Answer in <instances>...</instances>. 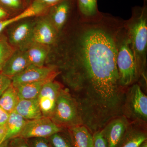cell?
<instances>
[{"label":"cell","mask_w":147,"mask_h":147,"mask_svg":"<svg viewBox=\"0 0 147 147\" xmlns=\"http://www.w3.org/2000/svg\"><path fill=\"white\" fill-rule=\"evenodd\" d=\"M116 42L101 27H85L76 38L71 56L61 66L83 124L92 134L123 115L126 92L120 84Z\"/></svg>","instance_id":"1"},{"label":"cell","mask_w":147,"mask_h":147,"mask_svg":"<svg viewBox=\"0 0 147 147\" xmlns=\"http://www.w3.org/2000/svg\"><path fill=\"white\" fill-rule=\"evenodd\" d=\"M132 23L129 28V42L139 68L144 74L147 46V7L135 8Z\"/></svg>","instance_id":"2"},{"label":"cell","mask_w":147,"mask_h":147,"mask_svg":"<svg viewBox=\"0 0 147 147\" xmlns=\"http://www.w3.org/2000/svg\"><path fill=\"white\" fill-rule=\"evenodd\" d=\"M51 119L61 127L83 125L78 104L68 89L61 90Z\"/></svg>","instance_id":"3"},{"label":"cell","mask_w":147,"mask_h":147,"mask_svg":"<svg viewBox=\"0 0 147 147\" xmlns=\"http://www.w3.org/2000/svg\"><path fill=\"white\" fill-rule=\"evenodd\" d=\"M117 64L121 86L125 88L134 84L143 75L129 44L124 40L118 50Z\"/></svg>","instance_id":"4"},{"label":"cell","mask_w":147,"mask_h":147,"mask_svg":"<svg viewBox=\"0 0 147 147\" xmlns=\"http://www.w3.org/2000/svg\"><path fill=\"white\" fill-rule=\"evenodd\" d=\"M124 114L135 119L147 121V96L138 84L133 85L126 93L123 115Z\"/></svg>","instance_id":"5"},{"label":"cell","mask_w":147,"mask_h":147,"mask_svg":"<svg viewBox=\"0 0 147 147\" xmlns=\"http://www.w3.org/2000/svg\"><path fill=\"white\" fill-rule=\"evenodd\" d=\"M62 128L50 118L28 121L18 137L26 139L32 138H48L53 134L60 132Z\"/></svg>","instance_id":"6"},{"label":"cell","mask_w":147,"mask_h":147,"mask_svg":"<svg viewBox=\"0 0 147 147\" xmlns=\"http://www.w3.org/2000/svg\"><path fill=\"white\" fill-rule=\"evenodd\" d=\"M36 21L24 20L11 27L9 30V42L14 48L25 50L32 43L33 31Z\"/></svg>","instance_id":"7"},{"label":"cell","mask_w":147,"mask_h":147,"mask_svg":"<svg viewBox=\"0 0 147 147\" xmlns=\"http://www.w3.org/2000/svg\"><path fill=\"white\" fill-rule=\"evenodd\" d=\"M129 124L124 115L116 117L101 129L108 147H119L127 131Z\"/></svg>","instance_id":"8"},{"label":"cell","mask_w":147,"mask_h":147,"mask_svg":"<svg viewBox=\"0 0 147 147\" xmlns=\"http://www.w3.org/2000/svg\"><path fill=\"white\" fill-rule=\"evenodd\" d=\"M59 74L60 72L57 71L56 67L53 66L40 67L30 65L11 79L12 85L16 87L25 83L54 79Z\"/></svg>","instance_id":"9"},{"label":"cell","mask_w":147,"mask_h":147,"mask_svg":"<svg viewBox=\"0 0 147 147\" xmlns=\"http://www.w3.org/2000/svg\"><path fill=\"white\" fill-rule=\"evenodd\" d=\"M62 88L54 80L44 84L38 96V101L43 117L51 118L55 111L56 102Z\"/></svg>","instance_id":"10"},{"label":"cell","mask_w":147,"mask_h":147,"mask_svg":"<svg viewBox=\"0 0 147 147\" xmlns=\"http://www.w3.org/2000/svg\"><path fill=\"white\" fill-rule=\"evenodd\" d=\"M57 32L48 16L41 17L36 21L32 42L50 46L57 41Z\"/></svg>","instance_id":"11"},{"label":"cell","mask_w":147,"mask_h":147,"mask_svg":"<svg viewBox=\"0 0 147 147\" xmlns=\"http://www.w3.org/2000/svg\"><path fill=\"white\" fill-rule=\"evenodd\" d=\"M30 65L26 50L16 49L5 63L1 73L11 79Z\"/></svg>","instance_id":"12"},{"label":"cell","mask_w":147,"mask_h":147,"mask_svg":"<svg viewBox=\"0 0 147 147\" xmlns=\"http://www.w3.org/2000/svg\"><path fill=\"white\" fill-rule=\"evenodd\" d=\"M14 111L27 121L37 119L43 117L37 98L19 99Z\"/></svg>","instance_id":"13"},{"label":"cell","mask_w":147,"mask_h":147,"mask_svg":"<svg viewBox=\"0 0 147 147\" xmlns=\"http://www.w3.org/2000/svg\"><path fill=\"white\" fill-rule=\"evenodd\" d=\"M71 8L70 0H61L54 5L51 9L48 17L58 31L65 24Z\"/></svg>","instance_id":"14"},{"label":"cell","mask_w":147,"mask_h":147,"mask_svg":"<svg viewBox=\"0 0 147 147\" xmlns=\"http://www.w3.org/2000/svg\"><path fill=\"white\" fill-rule=\"evenodd\" d=\"M69 131L73 147H94L93 135L84 125L69 127Z\"/></svg>","instance_id":"15"},{"label":"cell","mask_w":147,"mask_h":147,"mask_svg":"<svg viewBox=\"0 0 147 147\" xmlns=\"http://www.w3.org/2000/svg\"><path fill=\"white\" fill-rule=\"evenodd\" d=\"M50 50V45L32 42L26 50L30 65L36 66H44Z\"/></svg>","instance_id":"16"},{"label":"cell","mask_w":147,"mask_h":147,"mask_svg":"<svg viewBox=\"0 0 147 147\" xmlns=\"http://www.w3.org/2000/svg\"><path fill=\"white\" fill-rule=\"evenodd\" d=\"M27 121L15 111L11 113L5 125L6 131L2 142L18 137Z\"/></svg>","instance_id":"17"},{"label":"cell","mask_w":147,"mask_h":147,"mask_svg":"<svg viewBox=\"0 0 147 147\" xmlns=\"http://www.w3.org/2000/svg\"><path fill=\"white\" fill-rule=\"evenodd\" d=\"M54 79H47L18 85L15 88L19 99H32L37 98L44 84Z\"/></svg>","instance_id":"18"},{"label":"cell","mask_w":147,"mask_h":147,"mask_svg":"<svg viewBox=\"0 0 147 147\" xmlns=\"http://www.w3.org/2000/svg\"><path fill=\"white\" fill-rule=\"evenodd\" d=\"M19 100L16 88L11 84L0 97V106L10 113L15 110Z\"/></svg>","instance_id":"19"},{"label":"cell","mask_w":147,"mask_h":147,"mask_svg":"<svg viewBox=\"0 0 147 147\" xmlns=\"http://www.w3.org/2000/svg\"><path fill=\"white\" fill-rule=\"evenodd\" d=\"M146 141V132L129 130L119 147H139Z\"/></svg>","instance_id":"20"},{"label":"cell","mask_w":147,"mask_h":147,"mask_svg":"<svg viewBox=\"0 0 147 147\" xmlns=\"http://www.w3.org/2000/svg\"><path fill=\"white\" fill-rule=\"evenodd\" d=\"M16 49L9 42L7 37L0 34V73L7 60Z\"/></svg>","instance_id":"21"},{"label":"cell","mask_w":147,"mask_h":147,"mask_svg":"<svg viewBox=\"0 0 147 147\" xmlns=\"http://www.w3.org/2000/svg\"><path fill=\"white\" fill-rule=\"evenodd\" d=\"M79 12L86 17H93L98 14L97 0H77Z\"/></svg>","instance_id":"22"},{"label":"cell","mask_w":147,"mask_h":147,"mask_svg":"<svg viewBox=\"0 0 147 147\" xmlns=\"http://www.w3.org/2000/svg\"><path fill=\"white\" fill-rule=\"evenodd\" d=\"M59 133H56L48 137L51 146L53 147H72L68 140Z\"/></svg>","instance_id":"23"},{"label":"cell","mask_w":147,"mask_h":147,"mask_svg":"<svg viewBox=\"0 0 147 147\" xmlns=\"http://www.w3.org/2000/svg\"><path fill=\"white\" fill-rule=\"evenodd\" d=\"M93 137L94 147H108L107 142L103 137L101 130L94 133Z\"/></svg>","instance_id":"24"},{"label":"cell","mask_w":147,"mask_h":147,"mask_svg":"<svg viewBox=\"0 0 147 147\" xmlns=\"http://www.w3.org/2000/svg\"><path fill=\"white\" fill-rule=\"evenodd\" d=\"M30 147H52L49 140L45 138H30Z\"/></svg>","instance_id":"25"},{"label":"cell","mask_w":147,"mask_h":147,"mask_svg":"<svg viewBox=\"0 0 147 147\" xmlns=\"http://www.w3.org/2000/svg\"><path fill=\"white\" fill-rule=\"evenodd\" d=\"M8 147H30L27 139L17 137L9 140Z\"/></svg>","instance_id":"26"},{"label":"cell","mask_w":147,"mask_h":147,"mask_svg":"<svg viewBox=\"0 0 147 147\" xmlns=\"http://www.w3.org/2000/svg\"><path fill=\"white\" fill-rule=\"evenodd\" d=\"M12 84L11 79L0 73V97Z\"/></svg>","instance_id":"27"},{"label":"cell","mask_w":147,"mask_h":147,"mask_svg":"<svg viewBox=\"0 0 147 147\" xmlns=\"http://www.w3.org/2000/svg\"><path fill=\"white\" fill-rule=\"evenodd\" d=\"M0 3L8 8L17 9L21 6V0H0Z\"/></svg>","instance_id":"28"},{"label":"cell","mask_w":147,"mask_h":147,"mask_svg":"<svg viewBox=\"0 0 147 147\" xmlns=\"http://www.w3.org/2000/svg\"><path fill=\"white\" fill-rule=\"evenodd\" d=\"M9 114L0 106V126H5L9 117Z\"/></svg>","instance_id":"29"},{"label":"cell","mask_w":147,"mask_h":147,"mask_svg":"<svg viewBox=\"0 0 147 147\" xmlns=\"http://www.w3.org/2000/svg\"><path fill=\"white\" fill-rule=\"evenodd\" d=\"M6 127L5 126H0V144L2 143L3 139L4 138L6 134Z\"/></svg>","instance_id":"30"},{"label":"cell","mask_w":147,"mask_h":147,"mask_svg":"<svg viewBox=\"0 0 147 147\" xmlns=\"http://www.w3.org/2000/svg\"><path fill=\"white\" fill-rule=\"evenodd\" d=\"M47 5H55L61 0H40Z\"/></svg>","instance_id":"31"},{"label":"cell","mask_w":147,"mask_h":147,"mask_svg":"<svg viewBox=\"0 0 147 147\" xmlns=\"http://www.w3.org/2000/svg\"><path fill=\"white\" fill-rule=\"evenodd\" d=\"M8 15L7 12L2 7H0V20L5 19Z\"/></svg>","instance_id":"32"},{"label":"cell","mask_w":147,"mask_h":147,"mask_svg":"<svg viewBox=\"0 0 147 147\" xmlns=\"http://www.w3.org/2000/svg\"><path fill=\"white\" fill-rule=\"evenodd\" d=\"M9 140L5 141L0 144V147H8Z\"/></svg>","instance_id":"33"},{"label":"cell","mask_w":147,"mask_h":147,"mask_svg":"<svg viewBox=\"0 0 147 147\" xmlns=\"http://www.w3.org/2000/svg\"><path fill=\"white\" fill-rule=\"evenodd\" d=\"M139 147H147V141L143 143Z\"/></svg>","instance_id":"34"}]
</instances>
